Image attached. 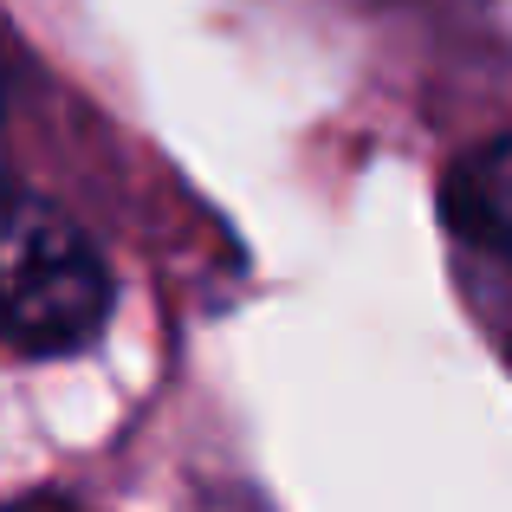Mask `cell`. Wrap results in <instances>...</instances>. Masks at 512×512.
Returning a JSON list of instances; mask_svg holds the SVG:
<instances>
[{"mask_svg":"<svg viewBox=\"0 0 512 512\" xmlns=\"http://www.w3.org/2000/svg\"><path fill=\"white\" fill-rule=\"evenodd\" d=\"M111 312V266L85 227L39 195L0 188V344L65 357L85 350Z\"/></svg>","mask_w":512,"mask_h":512,"instance_id":"6da1fadb","label":"cell"},{"mask_svg":"<svg viewBox=\"0 0 512 512\" xmlns=\"http://www.w3.org/2000/svg\"><path fill=\"white\" fill-rule=\"evenodd\" d=\"M441 227H448L461 279H467V292H474V305H480V325L500 331L506 273H512V163H506L500 137H487L480 150H467L461 163L448 169Z\"/></svg>","mask_w":512,"mask_h":512,"instance_id":"7a4b0ae2","label":"cell"}]
</instances>
